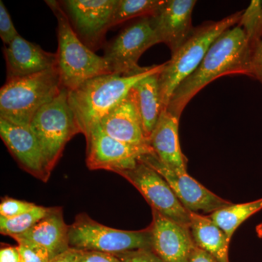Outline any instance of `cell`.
I'll return each instance as SVG.
<instances>
[{
  "label": "cell",
  "instance_id": "obj_1",
  "mask_svg": "<svg viewBox=\"0 0 262 262\" xmlns=\"http://www.w3.org/2000/svg\"><path fill=\"white\" fill-rule=\"evenodd\" d=\"M253 49L246 32L237 25L227 29L211 45L201 64L175 90L167 111L180 119L183 111L200 91L226 75L252 78Z\"/></svg>",
  "mask_w": 262,
  "mask_h": 262
},
{
  "label": "cell",
  "instance_id": "obj_2",
  "mask_svg": "<svg viewBox=\"0 0 262 262\" xmlns=\"http://www.w3.org/2000/svg\"><path fill=\"white\" fill-rule=\"evenodd\" d=\"M165 63L153 65L141 73L131 75L107 74L90 79L74 91H69V103L81 134L91 127L124 99L136 82L152 74L161 72Z\"/></svg>",
  "mask_w": 262,
  "mask_h": 262
},
{
  "label": "cell",
  "instance_id": "obj_3",
  "mask_svg": "<svg viewBox=\"0 0 262 262\" xmlns=\"http://www.w3.org/2000/svg\"><path fill=\"white\" fill-rule=\"evenodd\" d=\"M244 10L217 21H206L195 27L171 58L165 62L159 76L160 101L166 110L175 90L199 67L211 45L222 33L239 24Z\"/></svg>",
  "mask_w": 262,
  "mask_h": 262
},
{
  "label": "cell",
  "instance_id": "obj_4",
  "mask_svg": "<svg viewBox=\"0 0 262 262\" xmlns=\"http://www.w3.org/2000/svg\"><path fill=\"white\" fill-rule=\"evenodd\" d=\"M58 66L6 81L0 90V119L29 126L36 114L63 90Z\"/></svg>",
  "mask_w": 262,
  "mask_h": 262
},
{
  "label": "cell",
  "instance_id": "obj_5",
  "mask_svg": "<svg viewBox=\"0 0 262 262\" xmlns=\"http://www.w3.org/2000/svg\"><path fill=\"white\" fill-rule=\"evenodd\" d=\"M46 3L57 20L56 54L63 89L74 91L90 79L112 74L103 56L91 51L77 37L59 1L47 0Z\"/></svg>",
  "mask_w": 262,
  "mask_h": 262
},
{
  "label": "cell",
  "instance_id": "obj_6",
  "mask_svg": "<svg viewBox=\"0 0 262 262\" xmlns=\"http://www.w3.org/2000/svg\"><path fill=\"white\" fill-rule=\"evenodd\" d=\"M68 96L69 91L62 90L61 94L36 114L29 125L39 142L49 177L61 159L67 143L81 134Z\"/></svg>",
  "mask_w": 262,
  "mask_h": 262
},
{
  "label": "cell",
  "instance_id": "obj_7",
  "mask_svg": "<svg viewBox=\"0 0 262 262\" xmlns=\"http://www.w3.org/2000/svg\"><path fill=\"white\" fill-rule=\"evenodd\" d=\"M149 227L137 231L122 230L98 223L87 213H80L69 226L70 248L117 254L151 246Z\"/></svg>",
  "mask_w": 262,
  "mask_h": 262
},
{
  "label": "cell",
  "instance_id": "obj_8",
  "mask_svg": "<svg viewBox=\"0 0 262 262\" xmlns=\"http://www.w3.org/2000/svg\"><path fill=\"white\" fill-rule=\"evenodd\" d=\"M159 43L152 16L144 17L125 27L106 44L103 58L112 73L135 75L144 72L149 67L138 64L143 53Z\"/></svg>",
  "mask_w": 262,
  "mask_h": 262
},
{
  "label": "cell",
  "instance_id": "obj_9",
  "mask_svg": "<svg viewBox=\"0 0 262 262\" xmlns=\"http://www.w3.org/2000/svg\"><path fill=\"white\" fill-rule=\"evenodd\" d=\"M118 0H63L59 1L71 27L86 47L95 52L103 48L111 28Z\"/></svg>",
  "mask_w": 262,
  "mask_h": 262
},
{
  "label": "cell",
  "instance_id": "obj_10",
  "mask_svg": "<svg viewBox=\"0 0 262 262\" xmlns=\"http://www.w3.org/2000/svg\"><path fill=\"white\" fill-rule=\"evenodd\" d=\"M84 137L87 142L86 165L90 170L118 173L134 168L144 155L155 153L149 145H133L110 137L98 123Z\"/></svg>",
  "mask_w": 262,
  "mask_h": 262
},
{
  "label": "cell",
  "instance_id": "obj_11",
  "mask_svg": "<svg viewBox=\"0 0 262 262\" xmlns=\"http://www.w3.org/2000/svg\"><path fill=\"white\" fill-rule=\"evenodd\" d=\"M117 174L136 188L151 210L179 225L189 227L190 212L183 206L168 183L154 169L139 160L134 168Z\"/></svg>",
  "mask_w": 262,
  "mask_h": 262
},
{
  "label": "cell",
  "instance_id": "obj_12",
  "mask_svg": "<svg viewBox=\"0 0 262 262\" xmlns=\"http://www.w3.org/2000/svg\"><path fill=\"white\" fill-rule=\"evenodd\" d=\"M140 160L156 170L165 179L179 201L188 211L200 214H211L224 207L232 204L231 202L226 201L208 190L187 173H177L168 168L155 153L144 155Z\"/></svg>",
  "mask_w": 262,
  "mask_h": 262
},
{
  "label": "cell",
  "instance_id": "obj_13",
  "mask_svg": "<svg viewBox=\"0 0 262 262\" xmlns=\"http://www.w3.org/2000/svg\"><path fill=\"white\" fill-rule=\"evenodd\" d=\"M152 211L151 249L163 262H188L193 248L189 227L169 220Z\"/></svg>",
  "mask_w": 262,
  "mask_h": 262
},
{
  "label": "cell",
  "instance_id": "obj_14",
  "mask_svg": "<svg viewBox=\"0 0 262 262\" xmlns=\"http://www.w3.org/2000/svg\"><path fill=\"white\" fill-rule=\"evenodd\" d=\"M0 136L20 168L36 179L48 182L50 177L45 169L42 151L30 126L0 119Z\"/></svg>",
  "mask_w": 262,
  "mask_h": 262
},
{
  "label": "cell",
  "instance_id": "obj_15",
  "mask_svg": "<svg viewBox=\"0 0 262 262\" xmlns=\"http://www.w3.org/2000/svg\"><path fill=\"white\" fill-rule=\"evenodd\" d=\"M194 0H163L158 13L153 15L155 30L160 43H164L171 55L190 37L193 27L192 15Z\"/></svg>",
  "mask_w": 262,
  "mask_h": 262
},
{
  "label": "cell",
  "instance_id": "obj_16",
  "mask_svg": "<svg viewBox=\"0 0 262 262\" xmlns=\"http://www.w3.org/2000/svg\"><path fill=\"white\" fill-rule=\"evenodd\" d=\"M7 65V81L27 77L58 66L56 53L43 50L21 36L3 48Z\"/></svg>",
  "mask_w": 262,
  "mask_h": 262
},
{
  "label": "cell",
  "instance_id": "obj_17",
  "mask_svg": "<svg viewBox=\"0 0 262 262\" xmlns=\"http://www.w3.org/2000/svg\"><path fill=\"white\" fill-rule=\"evenodd\" d=\"M98 124L105 134L117 140L133 145H149L143 130L137 96L134 88Z\"/></svg>",
  "mask_w": 262,
  "mask_h": 262
},
{
  "label": "cell",
  "instance_id": "obj_18",
  "mask_svg": "<svg viewBox=\"0 0 262 262\" xmlns=\"http://www.w3.org/2000/svg\"><path fill=\"white\" fill-rule=\"evenodd\" d=\"M69 226L65 223L61 207H51L47 214L32 228L12 238L35 245L46 251L53 260L70 248Z\"/></svg>",
  "mask_w": 262,
  "mask_h": 262
},
{
  "label": "cell",
  "instance_id": "obj_19",
  "mask_svg": "<svg viewBox=\"0 0 262 262\" xmlns=\"http://www.w3.org/2000/svg\"><path fill=\"white\" fill-rule=\"evenodd\" d=\"M179 125V118L163 110L148 142L164 165L177 173H187V159L181 149Z\"/></svg>",
  "mask_w": 262,
  "mask_h": 262
},
{
  "label": "cell",
  "instance_id": "obj_20",
  "mask_svg": "<svg viewBox=\"0 0 262 262\" xmlns=\"http://www.w3.org/2000/svg\"><path fill=\"white\" fill-rule=\"evenodd\" d=\"M189 230L193 242L218 262H229L230 241L208 215L190 212Z\"/></svg>",
  "mask_w": 262,
  "mask_h": 262
},
{
  "label": "cell",
  "instance_id": "obj_21",
  "mask_svg": "<svg viewBox=\"0 0 262 262\" xmlns=\"http://www.w3.org/2000/svg\"><path fill=\"white\" fill-rule=\"evenodd\" d=\"M160 72L141 79L134 86L142 120L143 130L149 139L163 111L160 101L159 76Z\"/></svg>",
  "mask_w": 262,
  "mask_h": 262
},
{
  "label": "cell",
  "instance_id": "obj_22",
  "mask_svg": "<svg viewBox=\"0 0 262 262\" xmlns=\"http://www.w3.org/2000/svg\"><path fill=\"white\" fill-rule=\"evenodd\" d=\"M262 209V198L241 204H231L208 215L210 219L227 234L229 241L241 224Z\"/></svg>",
  "mask_w": 262,
  "mask_h": 262
},
{
  "label": "cell",
  "instance_id": "obj_23",
  "mask_svg": "<svg viewBox=\"0 0 262 262\" xmlns=\"http://www.w3.org/2000/svg\"><path fill=\"white\" fill-rule=\"evenodd\" d=\"M163 0H118L112 19V27L130 19L153 16L158 13Z\"/></svg>",
  "mask_w": 262,
  "mask_h": 262
},
{
  "label": "cell",
  "instance_id": "obj_24",
  "mask_svg": "<svg viewBox=\"0 0 262 262\" xmlns=\"http://www.w3.org/2000/svg\"><path fill=\"white\" fill-rule=\"evenodd\" d=\"M49 209L48 207L36 206L30 211L14 218L0 216V232L10 237L25 233L42 220Z\"/></svg>",
  "mask_w": 262,
  "mask_h": 262
},
{
  "label": "cell",
  "instance_id": "obj_25",
  "mask_svg": "<svg viewBox=\"0 0 262 262\" xmlns=\"http://www.w3.org/2000/svg\"><path fill=\"white\" fill-rule=\"evenodd\" d=\"M261 8L262 1L253 0L247 9L244 10L242 18L237 24L246 32L253 50L261 39L259 28Z\"/></svg>",
  "mask_w": 262,
  "mask_h": 262
},
{
  "label": "cell",
  "instance_id": "obj_26",
  "mask_svg": "<svg viewBox=\"0 0 262 262\" xmlns=\"http://www.w3.org/2000/svg\"><path fill=\"white\" fill-rule=\"evenodd\" d=\"M36 206L37 205L30 202L5 196L2 199L0 203V216L7 219L14 218L30 211Z\"/></svg>",
  "mask_w": 262,
  "mask_h": 262
},
{
  "label": "cell",
  "instance_id": "obj_27",
  "mask_svg": "<svg viewBox=\"0 0 262 262\" xmlns=\"http://www.w3.org/2000/svg\"><path fill=\"white\" fill-rule=\"evenodd\" d=\"M14 241L18 244L21 262H51L49 254L42 248L21 239Z\"/></svg>",
  "mask_w": 262,
  "mask_h": 262
},
{
  "label": "cell",
  "instance_id": "obj_28",
  "mask_svg": "<svg viewBox=\"0 0 262 262\" xmlns=\"http://www.w3.org/2000/svg\"><path fill=\"white\" fill-rule=\"evenodd\" d=\"M20 34L15 28L11 17L3 1H0V37L5 46L10 44Z\"/></svg>",
  "mask_w": 262,
  "mask_h": 262
},
{
  "label": "cell",
  "instance_id": "obj_29",
  "mask_svg": "<svg viewBox=\"0 0 262 262\" xmlns=\"http://www.w3.org/2000/svg\"><path fill=\"white\" fill-rule=\"evenodd\" d=\"M116 255L121 262H163L149 248L133 250Z\"/></svg>",
  "mask_w": 262,
  "mask_h": 262
},
{
  "label": "cell",
  "instance_id": "obj_30",
  "mask_svg": "<svg viewBox=\"0 0 262 262\" xmlns=\"http://www.w3.org/2000/svg\"><path fill=\"white\" fill-rule=\"evenodd\" d=\"M78 262H121L116 254L95 251H80Z\"/></svg>",
  "mask_w": 262,
  "mask_h": 262
},
{
  "label": "cell",
  "instance_id": "obj_31",
  "mask_svg": "<svg viewBox=\"0 0 262 262\" xmlns=\"http://www.w3.org/2000/svg\"><path fill=\"white\" fill-rule=\"evenodd\" d=\"M252 78L262 84V38L253 50L251 57Z\"/></svg>",
  "mask_w": 262,
  "mask_h": 262
},
{
  "label": "cell",
  "instance_id": "obj_32",
  "mask_svg": "<svg viewBox=\"0 0 262 262\" xmlns=\"http://www.w3.org/2000/svg\"><path fill=\"white\" fill-rule=\"evenodd\" d=\"M0 262H21L18 246H2L0 249Z\"/></svg>",
  "mask_w": 262,
  "mask_h": 262
},
{
  "label": "cell",
  "instance_id": "obj_33",
  "mask_svg": "<svg viewBox=\"0 0 262 262\" xmlns=\"http://www.w3.org/2000/svg\"><path fill=\"white\" fill-rule=\"evenodd\" d=\"M188 262H218L211 255L194 246Z\"/></svg>",
  "mask_w": 262,
  "mask_h": 262
},
{
  "label": "cell",
  "instance_id": "obj_34",
  "mask_svg": "<svg viewBox=\"0 0 262 262\" xmlns=\"http://www.w3.org/2000/svg\"><path fill=\"white\" fill-rule=\"evenodd\" d=\"M80 251L70 248L64 253L53 258L51 262H78Z\"/></svg>",
  "mask_w": 262,
  "mask_h": 262
},
{
  "label": "cell",
  "instance_id": "obj_35",
  "mask_svg": "<svg viewBox=\"0 0 262 262\" xmlns=\"http://www.w3.org/2000/svg\"><path fill=\"white\" fill-rule=\"evenodd\" d=\"M256 232L258 237H259V238H262V223L259 224V225L256 227Z\"/></svg>",
  "mask_w": 262,
  "mask_h": 262
},
{
  "label": "cell",
  "instance_id": "obj_36",
  "mask_svg": "<svg viewBox=\"0 0 262 262\" xmlns=\"http://www.w3.org/2000/svg\"><path fill=\"white\" fill-rule=\"evenodd\" d=\"M260 38H262V8L261 12V19H260V28H259Z\"/></svg>",
  "mask_w": 262,
  "mask_h": 262
}]
</instances>
